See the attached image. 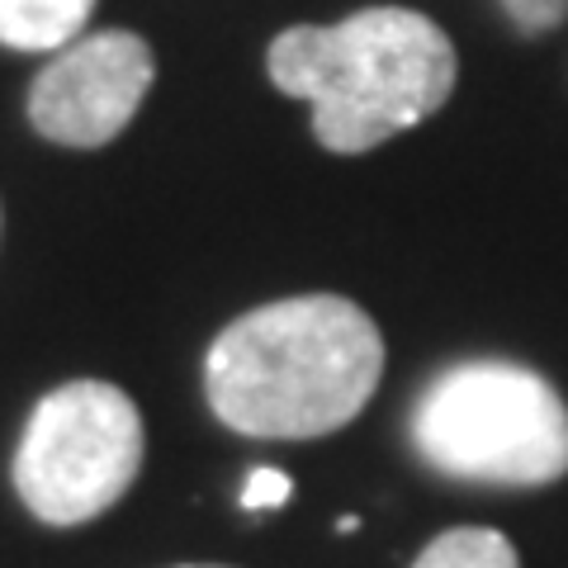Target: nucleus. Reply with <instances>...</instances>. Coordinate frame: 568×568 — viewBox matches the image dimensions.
Wrapping results in <instances>:
<instances>
[{
    "instance_id": "1",
    "label": "nucleus",
    "mask_w": 568,
    "mask_h": 568,
    "mask_svg": "<svg viewBox=\"0 0 568 568\" xmlns=\"http://www.w3.org/2000/svg\"><path fill=\"white\" fill-rule=\"evenodd\" d=\"M384 375V336L342 294H294L242 313L209 346L213 417L256 440H313L351 426Z\"/></svg>"
},
{
    "instance_id": "2",
    "label": "nucleus",
    "mask_w": 568,
    "mask_h": 568,
    "mask_svg": "<svg viewBox=\"0 0 568 568\" xmlns=\"http://www.w3.org/2000/svg\"><path fill=\"white\" fill-rule=\"evenodd\" d=\"M275 91L313 104V138L361 156L417 129L450 100L459 58L432 14L369 6L336 24H294L265 52Z\"/></svg>"
},
{
    "instance_id": "3",
    "label": "nucleus",
    "mask_w": 568,
    "mask_h": 568,
    "mask_svg": "<svg viewBox=\"0 0 568 568\" xmlns=\"http://www.w3.org/2000/svg\"><path fill=\"white\" fill-rule=\"evenodd\" d=\"M407 436L422 465L465 484L545 488L568 474V403L517 361L446 365L417 394Z\"/></svg>"
},
{
    "instance_id": "4",
    "label": "nucleus",
    "mask_w": 568,
    "mask_h": 568,
    "mask_svg": "<svg viewBox=\"0 0 568 568\" xmlns=\"http://www.w3.org/2000/svg\"><path fill=\"white\" fill-rule=\"evenodd\" d=\"M142 417L119 384L71 379L33 407L14 450V488L43 526H85L133 488Z\"/></svg>"
},
{
    "instance_id": "5",
    "label": "nucleus",
    "mask_w": 568,
    "mask_h": 568,
    "mask_svg": "<svg viewBox=\"0 0 568 568\" xmlns=\"http://www.w3.org/2000/svg\"><path fill=\"white\" fill-rule=\"evenodd\" d=\"M156 81L148 39L100 29L67 43L29 85V123L58 148H104L133 123Z\"/></svg>"
},
{
    "instance_id": "6",
    "label": "nucleus",
    "mask_w": 568,
    "mask_h": 568,
    "mask_svg": "<svg viewBox=\"0 0 568 568\" xmlns=\"http://www.w3.org/2000/svg\"><path fill=\"white\" fill-rule=\"evenodd\" d=\"M95 0H0V43L14 52H62L91 20Z\"/></svg>"
},
{
    "instance_id": "7",
    "label": "nucleus",
    "mask_w": 568,
    "mask_h": 568,
    "mask_svg": "<svg viewBox=\"0 0 568 568\" xmlns=\"http://www.w3.org/2000/svg\"><path fill=\"white\" fill-rule=\"evenodd\" d=\"M413 568H521L517 545L493 526H455L413 559Z\"/></svg>"
},
{
    "instance_id": "8",
    "label": "nucleus",
    "mask_w": 568,
    "mask_h": 568,
    "mask_svg": "<svg viewBox=\"0 0 568 568\" xmlns=\"http://www.w3.org/2000/svg\"><path fill=\"white\" fill-rule=\"evenodd\" d=\"M517 33H549L568 20V0H497Z\"/></svg>"
},
{
    "instance_id": "9",
    "label": "nucleus",
    "mask_w": 568,
    "mask_h": 568,
    "mask_svg": "<svg viewBox=\"0 0 568 568\" xmlns=\"http://www.w3.org/2000/svg\"><path fill=\"white\" fill-rule=\"evenodd\" d=\"M290 474H280V469H252L246 474V488H242V507L246 511H275L290 503Z\"/></svg>"
},
{
    "instance_id": "10",
    "label": "nucleus",
    "mask_w": 568,
    "mask_h": 568,
    "mask_svg": "<svg viewBox=\"0 0 568 568\" xmlns=\"http://www.w3.org/2000/svg\"><path fill=\"white\" fill-rule=\"evenodd\" d=\"M175 568H223V564H175Z\"/></svg>"
}]
</instances>
